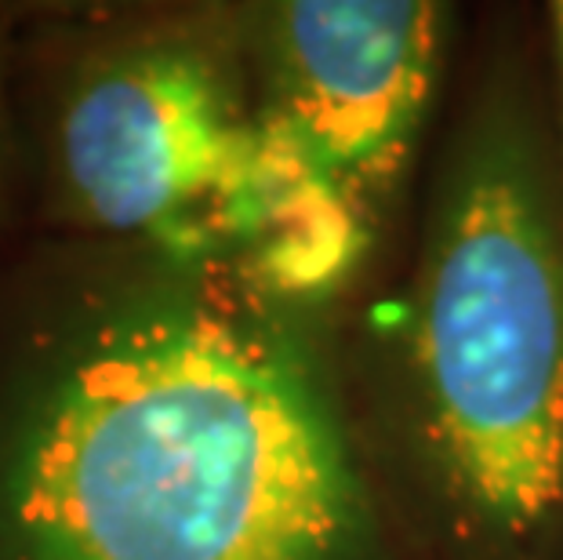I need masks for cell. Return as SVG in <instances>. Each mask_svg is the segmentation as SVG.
Returning <instances> with one entry per match:
<instances>
[{"instance_id":"5","label":"cell","mask_w":563,"mask_h":560,"mask_svg":"<svg viewBox=\"0 0 563 560\" xmlns=\"http://www.w3.org/2000/svg\"><path fill=\"white\" fill-rule=\"evenodd\" d=\"M19 142L15 128H11V110H8V44H4V26H0V233L11 226L15 216V197H19Z\"/></svg>"},{"instance_id":"2","label":"cell","mask_w":563,"mask_h":560,"mask_svg":"<svg viewBox=\"0 0 563 560\" xmlns=\"http://www.w3.org/2000/svg\"><path fill=\"white\" fill-rule=\"evenodd\" d=\"M350 353L426 560H563V135L512 58L462 110L411 270Z\"/></svg>"},{"instance_id":"6","label":"cell","mask_w":563,"mask_h":560,"mask_svg":"<svg viewBox=\"0 0 563 560\" xmlns=\"http://www.w3.org/2000/svg\"><path fill=\"white\" fill-rule=\"evenodd\" d=\"M549 26H553V55H556L560 99H563V4H553V15H549ZM560 113H563V106H560Z\"/></svg>"},{"instance_id":"1","label":"cell","mask_w":563,"mask_h":560,"mask_svg":"<svg viewBox=\"0 0 563 560\" xmlns=\"http://www.w3.org/2000/svg\"><path fill=\"white\" fill-rule=\"evenodd\" d=\"M334 303L219 248L0 266V560H426Z\"/></svg>"},{"instance_id":"4","label":"cell","mask_w":563,"mask_h":560,"mask_svg":"<svg viewBox=\"0 0 563 560\" xmlns=\"http://www.w3.org/2000/svg\"><path fill=\"white\" fill-rule=\"evenodd\" d=\"M258 110L375 244L440 85L451 11L429 0L241 8Z\"/></svg>"},{"instance_id":"3","label":"cell","mask_w":563,"mask_h":560,"mask_svg":"<svg viewBox=\"0 0 563 560\" xmlns=\"http://www.w3.org/2000/svg\"><path fill=\"white\" fill-rule=\"evenodd\" d=\"M44 189L66 237L219 248L317 299L371 252L262 117L241 8L77 37L47 95Z\"/></svg>"}]
</instances>
